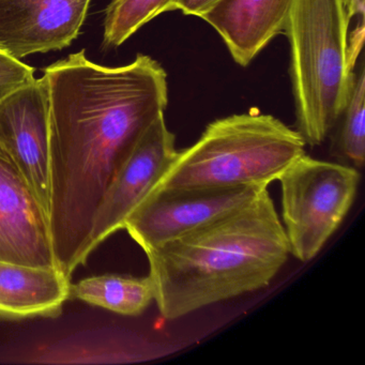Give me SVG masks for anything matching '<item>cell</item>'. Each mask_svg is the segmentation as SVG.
Instances as JSON below:
<instances>
[{
	"label": "cell",
	"instance_id": "2e32d148",
	"mask_svg": "<svg viewBox=\"0 0 365 365\" xmlns=\"http://www.w3.org/2000/svg\"><path fill=\"white\" fill-rule=\"evenodd\" d=\"M35 69L31 66L0 52V102L16 89L35 80Z\"/></svg>",
	"mask_w": 365,
	"mask_h": 365
},
{
	"label": "cell",
	"instance_id": "8992f818",
	"mask_svg": "<svg viewBox=\"0 0 365 365\" xmlns=\"http://www.w3.org/2000/svg\"><path fill=\"white\" fill-rule=\"evenodd\" d=\"M258 187H157L123 224L144 252L224 217L255 200Z\"/></svg>",
	"mask_w": 365,
	"mask_h": 365
},
{
	"label": "cell",
	"instance_id": "ac0fdd59",
	"mask_svg": "<svg viewBox=\"0 0 365 365\" xmlns=\"http://www.w3.org/2000/svg\"><path fill=\"white\" fill-rule=\"evenodd\" d=\"M346 7L350 21L356 16L361 23H364L365 0H346Z\"/></svg>",
	"mask_w": 365,
	"mask_h": 365
},
{
	"label": "cell",
	"instance_id": "7a4b0ae2",
	"mask_svg": "<svg viewBox=\"0 0 365 365\" xmlns=\"http://www.w3.org/2000/svg\"><path fill=\"white\" fill-rule=\"evenodd\" d=\"M145 253L155 302L165 319L175 320L267 287L290 250L266 189L245 206Z\"/></svg>",
	"mask_w": 365,
	"mask_h": 365
},
{
	"label": "cell",
	"instance_id": "9c48e42d",
	"mask_svg": "<svg viewBox=\"0 0 365 365\" xmlns=\"http://www.w3.org/2000/svg\"><path fill=\"white\" fill-rule=\"evenodd\" d=\"M0 146L14 160L48 212L50 129L43 78H35L0 102Z\"/></svg>",
	"mask_w": 365,
	"mask_h": 365
},
{
	"label": "cell",
	"instance_id": "9a60e30c",
	"mask_svg": "<svg viewBox=\"0 0 365 365\" xmlns=\"http://www.w3.org/2000/svg\"><path fill=\"white\" fill-rule=\"evenodd\" d=\"M180 0H112L104 20V46L118 48L147 23L178 10Z\"/></svg>",
	"mask_w": 365,
	"mask_h": 365
},
{
	"label": "cell",
	"instance_id": "8fae6325",
	"mask_svg": "<svg viewBox=\"0 0 365 365\" xmlns=\"http://www.w3.org/2000/svg\"><path fill=\"white\" fill-rule=\"evenodd\" d=\"M294 0H220L200 19L221 37L235 63L247 67L279 34Z\"/></svg>",
	"mask_w": 365,
	"mask_h": 365
},
{
	"label": "cell",
	"instance_id": "ba28073f",
	"mask_svg": "<svg viewBox=\"0 0 365 365\" xmlns=\"http://www.w3.org/2000/svg\"><path fill=\"white\" fill-rule=\"evenodd\" d=\"M0 260L57 268L48 210L1 146Z\"/></svg>",
	"mask_w": 365,
	"mask_h": 365
},
{
	"label": "cell",
	"instance_id": "30bf717a",
	"mask_svg": "<svg viewBox=\"0 0 365 365\" xmlns=\"http://www.w3.org/2000/svg\"><path fill=\"white\" fill-rule=\"evenodd\" d=\"M91 0H0V52L16 59L71 46Z\"/></svg>",
	"mask_w": 365,
	"mask_h": 365
},
{
	"label": "cell",
	"instance_id": "3957f363",
	"mask_svg": "<svg viewBox=\"0 0 365 365\" xmlns=\"http://www.w3.org/2000/svg\"><path fill=\"white\" fill-rule=\"evenodd\" d=\"M346 0H294L286 21L297 131L322 145L345 108L356 59L350 54Z\"/></svg>",
	"mask_w": 365,
	"mask_h": 365
},
{
	"label": "cell",
	"instance_id": "5b68a950",
	"mask_svg": "<svg viewBox=\"0 0 365 365\" xmlns=\"http://www.w3.org/2000/svg\"><path fill=\"white\" fill-rule=\"evenodd\" d=\"M360 179L352 166L307 153L281 175V222L290 255L309 262L319 254L349 213Z\"/></svg>",
	"mask_w": 365,
	"mask_h": 365
},
{
	"label": "cell",
	"instance_id": "5bb4252c",
	"mask_svg": "<svg viewBox=\"0 0 365 365\" xmlns=\"http://www.w3.org/2000/svg\"><path fill=\"white\" fill-rule=\"evenodd\" d=\"M337 123H339V130L333 140V155L339 158L341 163L360 170L365 162V69L363 63L359 71H354L349 96Z\"/></svg>",
	"mask_w": 365,
	"mask_h": 365
},
{
	"label": "cell",
	"instance_id": "277c9868",
	"mask_svg": "<svg viewBox=\"0 0 365 365\" xmlns=\"http://www.w3.org/2000/svg\"><path fill=\"white\" fill-rule=\"evenodd\" d=\"M305 146L296 129L272 115H230L209 123L192 146L179 150L157 187H268L307 153Z\"/></svg>",
	"mask_w": 365,
	"mask_h": 365
},
{
	"label": "cell",
	"instance_id": "e0dca14e",
	"mask_svg": "<svg viewBox=\"0 0 365 365\" xmlns=\"http://www.w3.org/2000/svg\"><path fill=\"white\" fill-rule=\"evenodd\" d=\"M220 0H180L178 10L185 16H193L200 18L209 9L213 7Z\"/></svg>",
	"mask_w": 365,
	"mask_h": 365
},
{
	"label": "cell",
	"instance_id": "6da1fadb",
	"mask_svg": "<svg viewBox=\"0 0 365 365\" xmlns=\"http://www.w3.org/2000/svg\"><path fill=\"white\" fill-rule=\"evenodd\" d=\"M46 83L50 129V206L91 221L115 175L168 104V73L148 55L104 67L85 51L51 65Z\"/></svg>",
	"mask_w": 365,
	"mask_h": 365
},
{
	"label": "cell",
	"instance_id": "4fadbf2b",
	"mask_svg": "<svg viewBox=\"0 0 365 365\" xmlns=\"http://www.w3.org/2000/svg\"><path fill=\"white\" fill-rule=\"evenodd\" d=\"M71 297L123 316H138L155 301L150 275L103 274L71 285Z\"/></svg>",
	"mask_w": 365,
	"mask_h": 365
},
{
	"label": "cell",
	"instance_id": "52a82bcc",
	"mask_svg": "<svg viewBox=\"0 0 365 365\" xmlns=\"http://www.w3.org/2000/svg\"><path fill=\"white\" fill-rule=\"evenodd\" d=\"M176 136L159 117L138 140L106 190L93 219L89 251L123 230L135 207L159 185L178 155Z\"/></svg>",
	"mask_w": 365,
	"mask_h": 365
},
{
	"label": "cell",
	"instance_id": "7c38bea8",
	"mask_svg": "<svg viewBox=\"0 0 365 365\" xmlns=\"http://www.w3.org/2000/svg\"><path fill=\"white\" fill-rule=\"evenodd\" d=\"M70 279L58 268L0 260V317L24 319L58 315L71 297Z\"/></svg>",
	"mask_w": 365,
	"mask_h": 365
}]
</instances>
